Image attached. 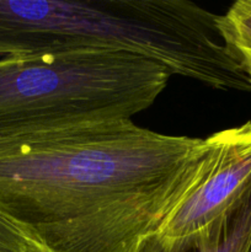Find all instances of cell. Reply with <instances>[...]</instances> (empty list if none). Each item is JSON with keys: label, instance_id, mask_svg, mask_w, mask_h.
I'll list each match as a JSON object with an SVG mask.
<instances>
[{"label": "cell", "instance_id": "1", "mask_svg": "<svg viewBox=\"0 0 251 252\" xmlns=\"http://www.w3.org/2000/svg\"><path fill=\"white\" fill-rule=\"evenodd\" d=\"M207 138L111 120L0 139V212L46 252H138L203 180Z\"/></svg>", "mask_w": 251, "mask_h": 252}, {"label": "cell", "instance_id": "2", "mask_svg": "<svg viewBox=\"0 0 251 252\" xmlns=\"http://www.w3.org/2000/svg\"><path fill=\"white\" fill-rule=\"evenodd\" d=\"M218 16L188 0H0V57L123 52L212 89L251 91Z\"/></svg>", "mask_w": 251, "mask_h": 252}, {"label": "cell", "instance_id": "3", "mask_svg": "<svg viewBox=\"0 0 251 252\" xmlns=\"http://www.w3.org/2000/svg\"><path fill=\"white\" fill-rule=\"evenodd\" d=\"M171 74L123 52L71 51L0 57V139L43 129L132 120Z\"/></svg>", "mask_w": 251, "mask_h": 252}, {"label": "cell", "instance_id": "4", "mask_svg": "<svg viewBox=\"0 0 251 252\" xmlns=\"http://www.w3.org/2000/svg\"><path fill=\"white\" fill-rule=\"evenodd\" d=\"M211 165L206 176L160 228V238L180 240L228 212L251 186V121L207 137Z\"/></svg>", "mask_w": 251, "mask_h": 252}, {"label": "cell", "instance_id": "5", "mask_svg": "<svg viewBox=\"0 0 251 252\" xmlns=\"http://www.w3.org/2000/svg\"><path fill=\"white\" fill-rule=\"evenodd\" d=\"M229 54L239 64L251 86V0H238L217 20Z\"/></svg>", "mask_w": 251, "mask_h": 252}, {"label": "cell", "instance_id": "6", "mask_svg": "<svg viewBox=\"0 0 251 252\" xmlns=\"http://www.w3.org/2000/svg\"><path fill=\"white\" fill-rule=\"evenodd\" d=\"M138 252H238L204 234H193L185 239L167 241L154 235L145 240Z\"/></svg>", "mask_w": 251, "mask_h": 252}, {"label": "cell", "instance_id": "7", "mask_svg": "<svg viewBox=\"0 0 251 252\" xmlns=\"http://www.w3.org/2000/svg\"><path fill=\"white\" fill-rule=\"evenodd\" d=\"M0 252H46L19 224L0 212Z\"/></svg>", "mask_w": 251, "mask_h": 252}, {"label": "cell", "instance_id": "8", "mask_svg": "<svg viewBox=\"0 0 251 252\" xmlns=\"http://www.w3.org/2000/svg\"><path fill=\"white\" fill-rule=\"evenodd\" d=\"M248 252H251V245H250V248H249V251Z\"/></svg>", "mask_w": 251, "mask_h": 252}]
</instances>
